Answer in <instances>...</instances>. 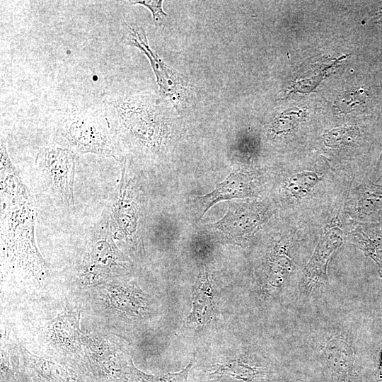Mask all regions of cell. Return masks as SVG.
<instances>
[{
  "label": "cell",
  "mask_w": 382,
  "mask_h": 382,
  "mask_svg": "<svg viewBox=\"0 0 382 382\" xmlns=\"http://www.w3.org/2000/svg\"><path fill=\"white\" fill-rule=\"evenodd\" d=\"M320 180L318 175L312 171H304L293 175L286 186L288 195L299 199L306 196Z\"/></svg>",
  "instance_id": "obj_18"
},
{
  "label": "cell",
  "mask_w": 382,
  "mask_h": 382,
  "mask_svg": "<svg viewBox=\"0 0 382 382\" xmlns=\"http://www.w3.org/2000/svg\"><path fill=\"white\" fill-rule=\"evenodd\" d=\"M215 308L212 282L207 271L204 269L199 272L193 287L192 308L185 325L196 330L207 328L214 318Z\"/></svg>",
  "instance_id": "obj_9"
},
{
  "label": "cell",
  "mask_w": 382,
  "mask_h": 382,
  "mask_svg": "<svg viewBox=\"0 0 382 382\" xmlns=\"http://www.w3.org/2000/svg\"><path fill=\"white\" fill-rule=\"evenodd\" d=\"M57 132L62 146L75 154L92 153L118 159L115 142L101 106L71 114Z\"/></svg>",
  "instance_id": "obj_2"
},
{
  "label": "cell",
  "mask_w": 382,
  "mask_h": 382,
  "mask_svg": "<svg viewBox=\"0 0 382 382\" xmlns=\"http://www.w3.org/2000/svg\"><path fill=\"white\" fill-rule=\"evenodd\" d=\"M35 164L49 193L59 203L74 207L76 154L64 146L50 145L40 150Z\"/></svg>",
  "instance_id": "obj_3"
},
{
  "label": "cell",
  "mask_w": 382,
  "mask_h": 382,
  "mask_svg": "<svg viewBox=\"0 0 382 382\" xmlns=\"http://www.w3.org/2000/svg\"><path fill=\"white\" fill-rule=\"evenodd\" d=\"M128 267V261L115 245L105 224L87 248L81 269L82 280L93 284Z\"/></svg>",
  "instance_id": "obj_4"
},
{
  "label": "cell",
  "mask_w": 382,
  "mask_h": 382,
  "mask_svg": "<svg viewBox=\"0 0 382 382\" xmlns=\"http://www.w3.org/2000/svg\"><path fill=\"white\" fill-rule=\"evenodd\" d=\"M253 194V185L249 175L241 170H233L224 181L216 185L212 192L199 197L204 207L200 217L220 201L251 197Z\"/></svg>",
  "instance_id": "obj_12"
},
{
  "label": "cell",
  "mask_w": 382,
  "mask_h": 382,
  "mask_svg": "<svg viewBox=\"0 0 382 382\" xmlns=\"http://www.w3.org/2000/svg\"><path fill=\"white\" fill-rule=\"evenodd\" d=\"M342 232L334 226L325 230L304 270L299 285L300 294L311 296L324 287L328 281V264L335 251L342 244Z\"/></svg>",
  "instance_id": "obj_6"
},
{
  "label": "cell",
  "mask_w": 382,
  "mask_h": 382,
  "mask_svg": "<svg viewBox=\"0 0 382 382\" xmlns=\"http://www.w3.org/2000/svg\"><path fill=\"white\" fill-rule=\"evenodd\" d=\"M144 96L107 94L101 108L114 137L129 136L144 147L155 150L162 144L165 123L159 108Z\"/></svg>",
  "instance_id": "obj_1"
},
{
  "label": "cell",
  "mask_w": 382,
  "mask_h": 382,
  "mask_svg": "<svg viewBox=\"0 0 382 382\" xmlns=\"http://www.w3.org/2000/svg\"><path fill=\"white\" fill-rule=\"evenodd\" d=\"M289 248L288 241L280 243L269 255L267 274L258 289V293L265 298L276 296L281 293L288 282L293 268Z\"/></svg>",
  "instance_id": "obj_10"
},
{
  "label": "cell",
  "mask_w": 382,
  "mask_h": 382,
  "mask_svg": "<svg viewBox=\"0 0 382 382\" xmlns=\"http://www.w3.org/2000/svg\"><path fill=\"white\" fill-rule=\"evenodd\" d=\"M129 2L147 7L151 11L155 24L158 26L163 25L166 16L162 8L163 1H129Z\"/></svg>",
  "instance_id": "obj_22"
},
{
  "label": "cell",
  "mask_w": 382,
  "mask_h": 382,
  "mask_svg": "<svg viewBox=\"0 0 382 382\" xmlns=\"http://www.w3.org/2000/svg\"><path fill=\"white\" fill-rule=\"evenodd\" d=\"M358 135V132L353 127H342L332 129L323 135L326 146L339 147L352 142Z\"/></svg>",
  "instance_id": "obj_20"
},
{
  "label": "cell",
  "mask_w": 382,
  "mask_h": 382,
  "mask_svg": "<svg viewBox=\"0 0 382 382\" xmlns=\"http://www.w3.org/2000/svg\"><path fill=\"white\" fill-rule=\"evenodd\" d=\"M267 374L263 366L246 359H228L207 371L206 382H259Z\"/></svg>",
  "instance_id": "obj_11"
},
{
  "label": "cell",
  "mask_w": 382,
  "mask_h": 382,
  "mask_svg": "<svg viewBox=\"0 0 382 382\" xmlns=\"http://www.w3.org/2000/svg\"><path fill=\"white\" fill-rule=\"evenodd\" d=\"M26 367L35 382H79L72 370L24 351Z\"/></svg>",
  "instance_id": "obj_13"
},
{
  "label": "cell",
  "mask_w": 382,
  "mask_h": 382,
  "mask_svg": "<svg viewBox=\"0 0 382 382\" xmlns=\"http://www.w3.org/2000/svg\"><path fill=\"white\" fill-rule=\"evenodd\" d=\"M194 362L195 357H192L187 366L182 371L159 376L145 374L139 370L132 363L128 382H188V376Z\"/></svg>",
  "instance_id": "obj_17"
},
{
  "label": "cell",
  "mask_w": 382,
  "mask_h": 382,
  "mask_svg": "<svg viewBox=\"0 0 382 382\" xmlns=\"http://www.w3.org/2000/svg\"><path fill=\"white\" fill-rule=\"evenodd\" d=\"M129 186L122 175L120 190L115 205V218L119 228L127 236H132L137 228V215L135 204L129 197Z\"/></svg>",
  "instance_id": "obj_16"
},
{
  "label": "cell",
  "mask_w": 382,
  "mask_h": 382,
  "mask_svg": "<svg viewBox=\"0 0 382 382\" xmlns=\"http://www.w3.org/2000/svg\"><path fill=\"white\" fill-rule=\"evenodd\" d=\"M355 244L377 265L382 277V222L361 225L353 236Z\"/></svg>",
  "instance_id": "obj_15"
},
{
  "label": "cell",
  "mask_w": 382,
  "mask_h": 382,
  "mask_svg": "<svg viewBox=\"0 0 382 382\" xmlns=\"http://www.w3.org/2000/svg\"><path fill=\"white\" fill-rule=\"evenodd\" d=\"M108 295L111 306L127 319L144 320L153 313V302L134 282L111 286Z\"/></svg>",
  "instance_id": "obj_7"
},
{
  "label": "cell",
  "mask_w": 382,
  "mask_h": 382,
  "mask_svg": "<svg viewBox=\"0 0 382 382\" xmlns=\"http://www.w3.org/2000/svg\"><path fill=\"white\" fill-rule=\"evenodd\" d=\"M303 115V111L299 108L284 111L274 122L273 130L277 134L292 131L298 126Z\"/></svg>",
  "instance_id": "obj_19"
},
{
  "label": "cell",
  "mask_w": 382,
  "mask_h": 382,
  "mask_svg": "<svg viewBox=\"0 0 382 382\" xmlns=\"http://www.w3.org/2000/svg\"><path fill=\"white\" fill-rule=\"evenodd\" d=\"M326 359L330 369L338 382H351L354 356L350 347L340 340H330L326 347Z\"/></svg>",
  "instance_id": "obj_14"
},
{
  "label": "cell",
  "mask_w": 382,
  "mask_h": 382,
  "mask_svg": "<svg viewBox=\"0 0 382 382\" xmlns=\"http://www.w3.org/2000/svg\"><path fill=\"white\" fill-rule=\"evenodd\" d=\"M262 219L257 207L231 203L226 214L213 226L228 239H236L253 233L260 225Z\"/></svg>",
  "instance_id": "obj_8"
},
{
  "label": "cell",
  "mask_w": 382,
  "mask_h": 382,
  "mask_svg": "<svg viewBox=\"0 0 382 382\" xmlns=\"http://www.w3.org/2000/svg\"><path fill=\"white\" fill-rule=\"evenodd\" d=\"M122 41L126 45L139 48L146 54L161 93L173 102H180L185 91L183 81L150 48L144 29L134 22L124 21L122 27Z\"/></svg>",
  "instance_id": "obj_5"
},
{
  "label": "cell",
  "mask_w": 382,
  "mask_h": 382,
  "mask_svg": "<svg viewBox=\"0 0 382 382\" xmlns=\"http://www.w3.org/2000/svg\"><path fill=\"white\" fill-rule=\"evenodd\" d=\"M369 98V91L360 88L344 95L340 98L338 108L344 111H350L349 110L352 111L353 109L361 108L366 104Z\"/></svg>",
  "instance_id": "obj_21"
}]
</instances>
